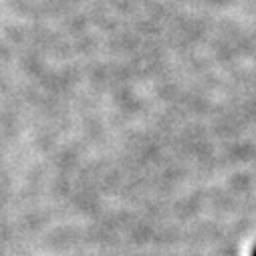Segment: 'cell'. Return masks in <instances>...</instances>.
I'll return each mask as SVG.
<instances>
[{
	"mask_svg": "<svg viewBox=\"0 0 256 256\" xmlns=\"http://www.w3.org/2000/svg\"><path fill=\"white\" fill-rule=\"evenodd\" d=\"M244 256H256V240L250 242V246L244 250Z\"/></svg>",
	"mask_w": 256,
	"mask_h": 256,
	"instance_id": "6da1fadb",
	"label": "cell"
}]
</instances>
